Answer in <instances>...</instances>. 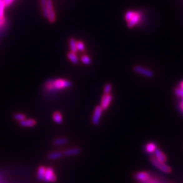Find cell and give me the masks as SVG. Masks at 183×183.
Masks as SVG:
<instances>
[{
    "label": "cell",
    "mask_w": 183,
    "mask_h": 183,
    "mask_svg": "<svg viewBox=\"0 0 183 183\" xmlns=\"http://www.w3.org/2000/svg\"><path fill=\"white\" fill-rule=\"evenodd\" d=\"M73 83L68 79H49L45 83V90L50 94H55L65 89L69 88Z\"/></svg>",
    "instance_id": "1"
},
{
    "label": "cell",
    "mask_w": 183,
    "mask_h": 183,
    "mask_svg": "<svg viewBox=\"0 0 183 183\" xmlns=\"http://www.w3.org/2000/svg\"><path fill=\"white\" fill-rule=\"evenodd\" d=\"M150 161L153 166H154L158 170L161 171L162 172L168 174V173H170L171 172H172V168H171L170 166L166 165L164 162H161L160 161L157 160L155 157H151Z\"/></svg>",
    "instance_id": "2"
},
{
    "label": "cell",
    "mask_w": 183,
    "mask_h": 183,
    "mask_svg": "<svg viewBox=\"0 0 183 183\" xmlns=\"http://www.w3.org/2000/svg\"><path fill=\"white\" fill-rule=\"evenodd\" d=\"M102 112L103 109H102L101 105H97L95 107L92 115V124L94 126H98L99 124Z\"/></svg>",
    "instance_id": "3"
},
{
    "label": "cell",
    "mask_w": 183,
    "mask_h": 183,
    "mask_svg": "<svg viewBox=\"0 0 183 183\" xmlns=\"http://www.w3.org/2000/svg\"><path fill=\"white\" fill-rule=\"evenodd\" d=\"M133 70L135 73L141 74L142 75H145V77H149V78L153 77V75H154V73L152 71L149 69H146V68H145V67H143L139 66V65L135 66L133 68Z\"/></svg>",
    "instance_id": "4"
},
{
    "label": "cell",
    "mask_w": 183,
    "mask_h": 183,
    "mask_svg": "<svg viewBox=\"0 0 183 183\" xmlns=\"http://www.w3.org/2000/svg\"><path fill=\"white\" fill-rule=\"evenodd\" d=\"M113 99V96L111 94H104L102 95L101 99V106L103 111L106 110L109 108L111 102H112Z\"/></svg>",
    "instance_id": "5"
},
{
    "label": "cell",
    "mask_w": 183,
    "mask_h": 183,
    "mask_svg": "<svg viewBox=\"0 0 183 183\" xmlns=\"http://www.w3.org/2000/svg\"><path fill=\"white\" fill-rule=\"evenodd\" d=\"M43 181L46 182H54L57 181V176L54 174L53 168L51 167L46 168Z\"/></svg>",
    "instance_id": "6"
},
{
    "label": "cell",
    "mask_w": 183,
    "mask_h": 183,
    "mask_svg": "<svg viewBox=\"0 0 183 183\" xmlns=\"http://www.w3.org/2000/svg\"><path fill=\"white\" fill-rule=\"evenodd\" d=\"M47 8L48 13V21L50 22L53 23L56 20V14L53 6V2L52 0H47Z\"/></svg>",
    "instance_id": "7"
},
{
    "label": "cell",
    "mask_w": 183,
    "mask_h": 183,
    "mask_svg": "<svg viewBox=\"0 0 183 183\" xmlns=\"http://www.w3.org/2000/svg\"><path fill=\"white\" fill-rule=\"evenodd\" d=\"M134 178L141 182H146L149 180L150 175L146 172H139L134 175Z\"/></svg>",
    "instance_id": "8"
},
{
    "label": "cell",
    "mask_w": 183,
    "mask_h": 183,
    "mask_svg": "<svg viewBox=\"0 0 183 183\" xmlns=\"http://www.w3.org/2000/svg\"><path fill=\"white\" fill-rule=\"evenodd\" d=\"M19 124L22 127H25V128H31V127H34L37 124V121L35 119H25L24 120L20 121Z\"/></svg>",
    "instance_id": "9"
},
{
    "label": "cell",
    "mask_w": 183,
    "mask_h": 183,
    "mask_svg": "<svg viewBox=\"0 0 183 183\" xmlns=\"http://www.w3.org/2000/svg\"><path fill=\"white\" fill-rule=\"evenodd\" d=\"M154 153H155V157H156L157 160L164 163L166 162L167 157L166 155L163 153V151L160 149L157 148L156 150L155 151Z\"/></svg>",
    "instance_id": "10"
},
{
    "label": "cell",
    "mask_w": 183,
    "mask_h": 183,
    "mask_svg": "<svg viewBox=\"0 0 183 183\" xmlns=\"http://www.w3.org/2000/svg\"><path fill=\"white\" fill-rule=\"evenodd\" d=\"M140 19H141V15L137 12H135L134 15L133 16V17L130 19V21H129L128 22V28H130V29H131V28H133L139 22Z\"/></svg>",
    "instance_id": "11"
},
{
    "label": "cell",
    "mask_w": 183,
    "mask_h": 183,
    "mask_svg": "<svg viewBox=\"0 0 183 183\" xmlns=\"http://www.w3.org/2000/svg\"><path fill=\"white\" fill-rule=\"evenodd\" d=\"M81 153V149L79 148H71L65 150L63 153V155L65 156H76Z\"/></svg>",
    "instance_id": "12"
},
{
    "label": "cell",
    "mask_w": 183,
    "mask_h": 183,
    "mask_svg": "<svg viewBox=\"0 0 183 183\" xmlns=\"http://www.w3.org/2000/svg\"><path fill=\"white\" fill-rule=\"evenodd\" d=\"M52 119L55 123H57V124H61L63 121V117L61 113H60L59 111H55V112L52 115Z\"/></svg>",
    "instance_id": "13"
},
{
    "label": "cell",
    "mask_w": 183,
    "mask_h": 183,
    "mask_svg": "<svg viewBox=\"0 0 183 183\" xmlns=\"http://www.w3.org/2000/svg\"><path fill=\"white\" fill-rule=\"evenodd\" d=\"M46 168L45 166H39L37 170V177L39 181H43V178H44L45 173H46Z\"/></svg>",
    "instance_id": "14"
},
{
    "label": "cell",
    "mask_w": 183,
    "mask_h": 183,
    "mask_svg": "<svg viewBox=\"0 0 183 183\" xmlns=\"http://www.w3.org/2000/svg\"><path fill=\"white\" fill-rule=\"evenodd\" d=\"M69 43L71 52L76 54L78 50L77 49V41L75 40V39L73 37H71L69 40Z\"/></svg>",
    "instance_id": "15"
},
{
    "label": "cell",
    "mask_w": 183,
    "mask_h": 183,
    "mask_svg": "<svg viewBox=\"0 0 183 183\" xmlns=\"http://www.w3.org/2000/svg\"><path fill=\"white\" fill-rule=\"evenodd\" d=\"M40 1V4L42 6V10L43 17L45 18H48V13H47V0H39Z\"/></svg>",
    "instance_id": "16"
},
{
    "label": "cell",
    "mask_w": 183,
    "mask_h": 183,
    "mask_svg": "<svg viewBox=\"0 0 183 183\" xmlns=\"http://www.w3.org/2000/svg\"><path fill=\"white\" fill-rule=\"evenodd\" d=\"M63 156H64V155H63V153L61 152V151H56V152L50 153V154H48L47 157H48L49 160H58V159L61 158Z\"/></svg>",
    "instance_id": "17"
},
{
    "label": "cell",
    "mask_w": 183,
    "mask_h": 183,
    "mask_svg": "<svg viewBox=\"0 0 183 183\" xmlns=\"http://www.w3.org/2000/svg\"><path fill=\"white\" fill-rule=\"evenodd\" d=\"M157 149V146L154 142H149L145 146V151L147 153H153Z\"/></svg>",
    "instance_id": "18"
},
{
    "label": "cell",
    "mask_w": 183,
    "mask_h": 183,
    "mask_svg": "<svg viewBox=\"0 0 183 183\" xmlns=\"http://www.w3.org/2000/svg\"><path fill=\"white\" fill-rule=\"evenodd\" d=\"M67 57H68L69 61L72 62L73 64L77 65L79 62V58L77 57V56L75 53L72 52H70L68 53V54H67Z\"/></svg>",
    "instance_id": "19"
},
{
    "label": "cell",
    "mask_w": 183,
    "mask_h": 183,
    "mask_svg": "<svg viewBox=\"0 0 183 183\" xmlns=\"http://www.w3.org/2000/svg\"><path fill=\"white\" fill-rule=\"evenodd\" d=\"M67 142H68V140H67V138H65V137L58 138L54 141V145L56 146H61V145H65L66 143H67Z\"/></svg>",
    "instance_id": "20"
},
{
    "label": "cell",
    "mask_w": 183,
    "mask_h": 183,
    "mask_svg": "<svg viewBox=\"0 0 183 183\" xmlns=\"http://www.w3.org/2000/svg\"><path fill=\"white\" fill-rule=\"evenodd\" d=\"M81 61L83 63L84 65H90L92 63V59L87 55H83L81 57Z\"/></svg>",
    "instance_id": "21"
},
{
    "label": "cell",
    "mask_w": 183,
    "mask_h": 183,
    "mask_svg": "<svg viewBox=\"0 0 183 183\" xmlns=\"http://www.w3.org/2000/svg\"><path fill=\"white\" fill-rule=\"evenodd\" d=\"M14 118L15 120H17L18 121H21L24 119H26V115L23 113H15L14 115Z\"/></svg>",
    "instance_id": "22"
},
{
    "label": "cell",
    "mask_w": 183,
    "mask_h": 183,
    "mask_svg": "<svg viewBox=\"0 0 183 183\" xmlns=\"http://www.w3.org/2000/svg\"><path fill=\"white\" fill-rule=\"evenodd\" d=\"M112 85L110 83H106L104 87V94H111L112 90Z\"/></svg>",
    "instance_id": "23"
},
{
    "label": "cell",
    "mask_w": 183,
    "mask_h": 183,
    "mask_svg": "<svg viewBox=\"0 0 183 183\" xmlns=\"http://www.w3.org/2000/svg\"><path fill=\"white\" fill-rule=\"evenodd\" d=\"M134 12H133L132 10H129L125 14V20L126 22H128L129 21H130V19L133 17V16L134 15Z\"/></svg>",
    "instance_id": "24"
},
{
    "label": "cell",
    "mask_w": 183,
    "mask_h": 183,
    "mask_svg": "<svg viewBox=\"0 0 183 183\" xmlns=\"http://www.w3.org/2000/svg\"><path fill=\"white\" fill-rule=\"evenodd\" d=\"M5 3L2 0H0V18H3V13H4Z\"/></svg>",
    "instance_id": "25"
},
{
    "label": "cell",
    "mask_w": 183,
    "mask_h": 183,
    "mask_svg": "<svg viewBox=\"0 0 183 183\" xmlns=\"http://www.w3.org/2000/svg\"><path fill=\"white\" fill-rule=\"evenodd\" d=\"M85 48L86 47H85L84 43H83L82 42H81V41L77 42V49L78 51L82 52L83 50H85Z\"/></svg>",
    "instance_id": "26"
},
{
    "label": "cell",
    "mask_w": 183,
    "mask_h": 183,
    "mask_svg": "<svg viewBox=\"0 0 183 183\" xmlns=\"http://www.w3.org/2000/svg\"><path fill=\"white\" fill-rule=\"evenodd\" d=\"M175 94H176V95H177L178 96L183 98V89L181 88V87H178V88L175 90Z\"/></svg>",
    "instance_id": "27"
},
{
    "label": "cell",
    "mask_w": 183,
    "mask_h": 183,
    "mask_svg": "<svg viewBox=\"0 0 183 183\" xmlns=\"http://www.w3.org/2000/svg\"><path fill=\"white\" fill-rule=\"evenodd\" d=\"M3 2H4V3H5V5L6 6H10L11 4V3L13 2V0H4Z\"/></svg>",
    "instance_id": "28"
},
{
    "label": "cell",
    "mask_w": 183,
    "mask_h": 183,
    "mask_svg": "<svg viewBox=\"0 0 183 183\" xmlns=\"http://www.w3.org/2000/svg\"><path fill=\"white\" fill-rule=\"evenodd\" d=\"M3 23H4V19L3 18H0V25H3Z\"/></svg>",
    "instance_id": "29"
},
{
    "label": "cell",
    "mask_w": 183,
    "mask_h": 183,
    "mask_svg": "<svg viewBox=\"0 0 183 183\" xmlns=\"http://www.w3.org/2000/svg\"><path fill=\"white\" fill-rule=\"evenodd\" d=\"M180 108H181V111H183V101H182L181 102V105H180Z\"/></svg>",
    "instance_id": "30"
},
{
    "label": "cell",
    "mask_w": 183,
    "mask_h": 183,
    "mask_svg": "<svg viewBox=\"0 0 183 183\" xmlns=\"http://www.w3.org/2000/svg\"><path fill=\"white\" fill-rule=\"evenodd\" d=\"M180 87H181V88L183 89V81L181 82V83H180Z\"/></svg>",
    "instance_id": "31"
}]
</instances>
